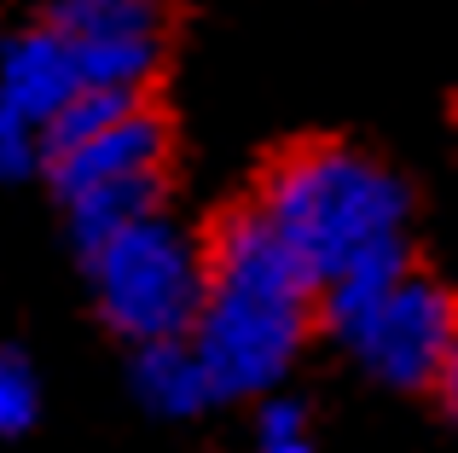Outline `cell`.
<instances>
[{
	"instance_id": "8fae6325",
	"label": "cell",
	"mask_w": 458,
	"mask_h": 453,
	"mask_svg": "<svg viewBox=\"0 0 458 453\" xmlns=\"http://www.w3.org/2000/svg\"><path fill=\"white\" fill-rule=\"evenodd\" d=\"M256 453H319L313 419L291 396H261L256 401Z\"/></svg>"
},
{
	"instance_id": "3957f363",
	"label": "cell",
	"mask_w": 458,
	"mask_h": 453,
	"mask_svg": "<svg viewBox=\"0 0 458 453\" xmlns=\"http://www.w3.org/2000/svg\"><path fill=\"white\" fill-rule=\"evenodd\" d=\"M81 261H88V285L105 326L134 349L191 331L203 308V285H209V256L163 209L111 233L105 244L81 250Z\"/></svg>"
},
{
	"instance_id": "5bb4252c",
	"label": "cell",
	"mask_w": 458,
	"mask_h": 453,
	"mask_svg": "<svg viewBox=\"0 0 458 453\" xmlns=\"http://www.w3.org/2000/svg\"><path fill=\"white\" fill-rule=\"evenodd\" d=\"M123 6H163V0H123Z\"/></svg>"
},
{
	"instance_id": "6da1fadb",
	"label": "cell",
	"mask_w": 458,
	"mask_h": 453,
	"mask_svg": "<svg viewBox=\"0 0 458 453\" xmlns=\"http://www.w3.org/2000/svg\"><path fill=\"white\" fill-rule=\"evenodd\" d=\"M203 256L209 285L186 338L215 384V401H261L302 355L319 308V279L284 244L261 204L233 209L203 244Z\"/></svg>"
},
{
	"instance_id": "5b68a950",
	"label": "cell",
	"mask_w": 458,
	"mask_h": 453,
	"mask_svg": "<svg viewBox=\"0 0 458 453\" xmlns=\"http://www.w3.org/2000/svg\"><path fill=\"white\" fill-rule=\"evenodd\" d=\"M163 6H123V0H58V30L76 41L88 88L140 93L163 58L157 35Z\"/></svg>"
},
{
	"instance_id": "ba28073f",
	"label": "cell",
	"mask_w": 458,
	"mask_h": 453,
	"mask_svg": "<svg viewBox=\"0 0 458 453\" xmlns=\"http://www.w3.org/2000/svg\"><path fill=\"white\" fill-rule=\"evenodd\" d=\"M128 378H134L140 407L157 413V419H191V413H203V407H221L209 372H203V361H198V349H191V338L140 343Z\"/></svg>"
},
{
	"instance_id": "277c9868",
	"label": "cell",
	"mask_w": 458,
	"mask_h": 453,
	"mask_svg": "<svg viewBox=\"0 0 458 453\" xmlns=\"http://www.w3.org/2000/svg\"><path fill=\"white\" fill-rule=\"evenodd\" d=\"M319 314L331 338L389 389L436 384L458 338L453 296L412 268L389 285H366V291H325Z\"/></svg>"
},
{
	"instance_id": "9c48e42d",
	"label": "cell",
	"mask_w": 458,
	"mask_h": 453,
	"mask_svg": "<svg viewBox=\"0 0 458 453\" xmlns=\"http://www.w3.org/2000/svg\"><path fill=\"white\" fill-rule=\"evenodd\" d=\"M140 105V93H111V88H81L76 99L64 105V111L53 116V128H47V163L58 158V151L81 146V140L105 134V128L116 123V116H128Z\"/></svg>"
},
{
	"instance_id": "52a82bcc",
	"label": "cell",
	"mask_w": 458,
	"mask_h": 453,
	"mask_svg": "<svg viewBox=\"0 0 458 453\" xmlns=\"http://www.w3.org/2000/svg\"><path fill=\"white\" fill-rule=\"evenodd\" d=\"M81 88H88V76H81L76 41H70L58 23L23 30L0 47V105L23 111L30 123L53 128V116L64 111Z\"/></svg>"
},
{
	"instance_id": "8992f818",
	"label": "cell",
	"mask_w": 458,
	"mask_h": 453,
	"mask_svg": "<svg viewBox=\"0 0 458 453\" xmlns=\"http://www.w3.org/2000/svg\"><path fill=\"white\" fill-rule=\"evenodd\" d=\"M163 158H168L163 116L146 111V105H134V111L116 116L105 134L58 151V158L47 163V181H53L58 204L88 198V192H111V186H163Z\"/></svg>"
},
{
	"instance_id": "7a4b0ae2",
	"label": "cell",
	"mask_w": 458,
	"mask_h": 453,
	"mask_svg": "<svg viewBox=\"0 0 458 453\" xmlns=\"http://www.w3.org/2000/svg\"><path fill=\"white\" fill-rule=\"evenodd\" d=\"M261 209L325 291H366L406 273V186L348 146H302L261 181Z\"/></svg>"
},
{
	"instance_id": "7c38bea8",
	"label": "cell",
	"mask_w": 458,
	"mask_h": 453,
	"mask_svg": "<svg viewBox=\"0 0 458 453\" xmlns=\"http://www.w3.org/2000/svg\"><path fill=\"white\" fill-rule=\"evenodd\" d=\"M35 169H47V128L0 105V181H23Z\"/></svg>"
},
{
	"instance_id": "30bf717a",
	"label": "cell",
	"mask_w": 458,
	"mask_h": 453,
	"mask_svg": "<svg viewBox=\"0 0 458 453\" xmlns=\"http://www.w3.org/2000/svg\"><path fill=\"white\" fill-rule=\"evenodd\" d=\"M41 419V378L23 349H0V436H30Z\"/></svg>"
},
{
	"instance_id": "4fadbf2b",
	"label": "cell",
	"mask_w": 458,
	"mask_h": 453,
	"mask_svg": "<svg viewBox=\"0 0 458 453\" xmlns=\"http://www.w3.org/2000/svg\"><path fill=\"white\" fill-rule=\"evenodd\" d=\"M436 389H441V407H447L453 419H458V338H453V355H447V366H441Z\"/></svg>"
}]
</instances>
